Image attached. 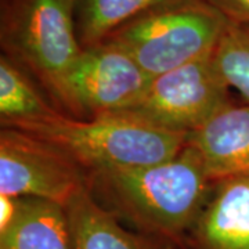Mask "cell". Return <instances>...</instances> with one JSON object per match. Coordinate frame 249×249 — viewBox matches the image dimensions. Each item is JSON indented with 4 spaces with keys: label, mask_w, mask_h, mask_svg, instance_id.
<instances>
[{
    "label": "cell",
    "mask_w": 249,
    "mask_h": 249,
    "mask_svg": "<svg viewBox=\"0 0 249 249\" xmlns=\"http://www.w3.org/2000/svg\"><path fill=\"white\" fill-rule=\"evenodd\" d=\"M88 186L121 222L184 249L213 181L199 155L186 144L175 157L154 165L91 172Z\"/></svg>",
    "instance_id": "6da1fadb"
},
{
    "label": "cell",
    "mask_w": 249,
    "mask_h": 249,
    "mask_svg": "<svg viewBox=\"0 0 249 249\" xmlns=\"http://www.w3.org/2000/svg\"><path fill=\"white\" fill-rule=\"evenodd\" d=\"M67 152L89 175L108 169L154 165L175 157L186 147L187 134L145 124L133 116L114 112L79 121L65 114L43 122L11 126Z\"/></svg>",
    "instance_id": "7a4b0ae2"
},
{
    "label": "cell",
    "mask_w": 249,
    "mask_h": 249,
    "mask_svg": "<svg viewBox=\"0 0 249 249\" xmlns=\"http://www.w3.org/2000/svg\"><path fill=\"white\" fill-rule=\"evenodd\" d=\"M76 0H3V54L32 73L68 109L67 80L83 47L76 31Z\"/></svg>",
    "instance_id": "3957f363"
},
{
    "label": "cell",
    "mask_w": 249,
    "mask_h": 249,
    "mask_svg": "<svg viewBox=\"0 0 249 249\" xmlns=\"http://www.w3.org/2000/svg\"><path fill=\"white\" fill-rule=\"evenodd\" d=\"M227 21L205 0H175L129 21L106 40L126 50L152 79L211 55Z\"/></svg>",
    "instance_id": "277c9868"
},
{
    "label": "cell",
    "mask_w": 249,
    "mask_h": 249,
    "mask_svg": "<svg viewBox=\"0 0 249 249\" xmlns=\"http://www.w3.org/2000/svg\"><path fill=\"white\" fill-rule=\"evenodd\" d=\"M230 101V88L211 54L152 78L142 98L121 114L188 134Z\"/></svg>",
    "instance_id": "5b68a950"
},
{
    "label": "cell",
    "mask_w": 249,
    "mask_h": 249,
    "mask_svg": "<svg viewBox=\"0 0 249 249\" xmlns=\"http://www.w3.org/2000/svg\"><path fill=\"white\" fill-rule=\"evenodd\" d=\"M88 186V173L53 142L14 127L0 132V196H31L67 206Z\"/></svg>",
    "instance_id": "8992f818"
},
{
    "label": "cell",
    "mask_w": 249,
    "mask_h": 249,
    "mask_svg": "<svg viewBox=\"0 0 249 249\" xmlns=\"http://www.w3.org/2000/svg\"><path fill=\"white\" fill-rule=\"evenodd\" d=\"M151 78L121 46L104 40L85 47L67 80L68 111L73 115L121 112L136 104Z\"/></svg>",
    "instance_id": "52a82bcc"
},
{
    "label": "cell",
    "mask_w": 249,
    "mask_h": 249,
    "mask_svg": "<svg viewBox=\"0 0 249 249\" xmlns=\"http://www.w3.org/2000/svg\"><path fill=\"white\" fill-rule=\"evenodd\" d=\"M184 249H249V173L213 181Z\"/></svg>",
    "instance_id": "ba28073f"
},
{
    "label": "cell",
    "mask_w": 249,
    "mask_h": 249,
    "mask_svg": "<svg viewBox=\"0 0 249 249\" xmlns=\"http://www.w3.org/2000/svg\"><path fill=\"white\" fill-rule=\"evenodd\" d=\"M208 178L217 181L249 173V104L230 101L204 124L187 134Z\"/></svg>",
    "instance_id": "9c48e42d"
},
{
    "label": "cell",
    "mask_w": 249,
    "mask_h": 249,
    "mask_svg": "<svg viewBox=\"0 0 249 249\" xmlns=\"http://www.w3.org/2000/svg\"><path fill=\"white\" fill-rule=\"evenodd\" d=\"M65 208L75 249H180L172 241L127 230L98 202L89 187L82 188Z\"/></svg>",
    "instance_id": "30bf717a"
},
{
    "label": "cell",
    "mask_w": 249,
    "mask_h": 249,
    "mask_svg": "<svg viewBox=\"0 0 249 249\" xmlns=\"http://www.w3.org/2000/svg\"><path fill=\"white\" fill-rule=\"evenodd\" d=\"M0 249H75L67 208L47 199L19 196L13 222L0 230Z\"/></svg>",
    "instance_id": "8fae6325"
},
{
    "label": "cell",
    "mask_w": 249,
    "mask_h": 249,
    "mask_svg": "<svg viewBox=\"0 0 249 249\" xmlns=\"http://www.w3.org/2000/svg\"><path fill=\"white\" fill-rule=\"evenodd\" d=\"M28 72L6 54L0 57V119L3 127L35 124L60 115L37 90Z\"/></svg>",
    "instance_id": "7c38bea8"
},
{
    "label": "cell",
    "mask_w": 249,
    "mask_h": 249,
    "mask_svg": "<svg viewBox=\"0 0 249 249\" xmlns=\"http://www.w3.org/2000/svg\"><path fill=\"white\" fill-rule=\"evenodd\" d=\"M175 0H76V31L82 47L98 45L118 28Z\"/></svg>",
    "instance_id": "4fadbf2b"
},
{
    "label": "cell",
    "mask_w": 249,
    "mask_h": 249,
    "mask_svg": "<svg viewBox=\"0 0 249 249\" xmlns=\"http://www.w3.org/2000/svg\"><path fill=\"white\" fill-rule=\"evenodd\" d=\"M212 58L229 88L249 104V24L227 21Z\"/></svg>",
    "instance_id": "5bb4252c"
},
{
    "label": "cell",
    "mask_w": 249,
    "mask_h": 249,
    "mask_svg": "<svg viewBox=\"0 0 249 249\" xmlns=\"http://www.w3.org/2000/svg\"><path fill=\"white\" fill-rule=\"evenodd\" d=\"M232 22L249 24V0H205Z\"/></svg>",
    "instance_id": "9a60e30c"
},
{
    "label": "cell",
    "mask_w": 249,
    "mask_h": 249,
    "mask_svg": "<svg viewBox=\"0 0 249 249\" xmlns=\"http://www.w3.org/2000/svg\"><path fill=\"white\" fill-rule=\"evenodd\" d=\"M19 196H0V230L6 229L13 222L18 211Z\"/></svg>",
    "instance_id": "2e32d148"
}]
</instances>
